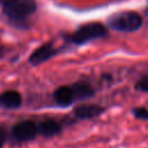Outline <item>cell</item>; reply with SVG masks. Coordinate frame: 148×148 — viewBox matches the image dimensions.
Wrapping results in <instances>:
<instances>
[{
	"instance_id": "15",
	"label": "cell",
	"mask_w": 148,
	"mask_h": 148,
	"mask_svg": "<svg viewBox=\"0 0 148 148\" xmlns=\"http://www.w3.org/2000/svg\"><path fill=\"white\" fill-rule=\"evenodd\" d=\"M145 13H146V15L148 16V6H147V8H146V10H145Z\"/></svg>"
},
{
	"instance_id": "3",
	"label": "cell",
	"mask_w": 148,
	"mask_h": 148,
	"mask_svg": "<svg viewBox=\"0 0 148 148\" xmlns=\"http://www.w3.org/2000/svg\"><path fill=\"white\" fill-rule=\"evenodd\" d=\"M106 35H108V29L105 28V25L97 22H91V23H86L79 27V29L71 35L69 39L73 43L80 45L94 39L102 38Z\"/></svg>"
},
{
	"instance_id": "10",
	"label": "cell",
	"mask_w": 148,
	"mask_h": 148,
	"mask_svg": "<svg viewBox=\"0 0 148 148\" xmlns=\"http://www.w3.org/2000/svg\"><path fill=\"white\" fill-rule=\"evenodd\" d=\"M73 94H74V99H83V98H88L94 94L92 88L86 83V82H77L72 87Z\"/></svg>"
},
{
	"instance_id": "8",
	"label": "cell",
	"mask_w": 148,
	"mask_h": 148,
	"mask_svg": "<svg viewBox=\"0 0 148 148\" xmlns=\"http://www.w3.org/2000/svg\"><path fill=\"white\" fill-rule=\"evenodd\" d=\"M102 112H103V109L95 104H83V105L77 106L74 110L75 116L80 119L94 118V117H97L98 114H101Z\"/></svg>"
},
{
	"instance_id": "9",
	"label": "cell",
	"mask_w": 148,
	"mask_h": 148,
	"mask_svg": "<svg viewBox=\"0 0 148 148\" xmlns=\"http://www.w3.org/2000/svg\"><path fill=\"white\" fill-rule=\"evenodd\" d=\"M61 131V126L58 121L53 120V119H46L43 120L42 123H39V125L37 126V132H39L43 136H53L56 134H58Z\"/></svg>"
},
{
	"instance_id": "4",
	"label": "cell",
	"mask_w": 148,
	"mask_h": 148,
	"mask_svg": "<svg viewBox=\"0 0 148 148\" xmlns=\"http://www.w3.org/2000/svg\"><path fill=\"white\" fill-rule=\"evenodd\" d=\"M12 134L13 138L20 142L32 140L37 134V125L32 120L20 121L13 127Z\"/></svg>"
},
{
	"instance_id": "7",
	"label": "cell",
	"mask_w": 148,
	"mask_h": 148,
	"mask_svg": "<svg viewBox=\"0 0 148 148\" xmlns=\"http://www.w3.org/2000/svg\"><path fill=\"white\" fill-rule=\"evenodd\" d=\"M0 104L7 109H16L22 104V97L16 90H7L0 94Z\"/></svg>"
},
{
	"instance_id": "2",
	"label": "cell",
	"mask_w": 148,
	"mask_h": 148,
	"mask_svg": "<svg viewBox=\"0 0 148 148\" xmlns=\"http://www.w3.org/2000/svg\"><path fill=\"white\" fill-rule=\"evenodd\" d=\"M142 17L136 12H121L109 17L108 25L117 31H136L142 25Z\"/></svg>"
},
{
	"instance_id": "5",
	"label": "cell",
	"mask_w": 148,
	"mask_h": 148,
	"mask_svg": "<svg viewBox=\"0 0 148 148\" xmlns=\"http://www.w3.org/2000/svg\"><path fill=\"white\" fill-rule=\"evenodd\" d=\"M57 53V51L54 50L52 43H45L43 45H40L38 49H36L29 57V62L32 66H37L40 65L42 62L49 60L50 58H52L54 54Z\"/></svg>"
},
{
	"instance_id": "6",
	"label": "cell",
	"mask_w": 148,
	"mask_h": 148,
	"mask_svg": "<svg viewBox=\"0 0 148 148\" xmlns=\"http://www.w3.org/2000/svg\"><path fill=\"white\" fill-rule=\"evenodd\" d=\"M54 101L60 106H68L74 101V94L72 90V87L68 86H61L53 92Z\"/></svg>"
},
{
	"instance_id": "11",
	"label": "cell",
	"mask_w": 148,
	"mask_h": 148,
	"mask_svg": "<svg viewBox=\"0 0 148 148\" xmlns=\"http://www.w3.org/2000/svg\"><path fill=\"white\" fill-rule=\"evenodd\" d=\"M133 113L139 119H148V110L145 108H136L133 110Z\"/></svg>"
},
{
	"instance_id": "12",
	"label": "cell",
	"mask_w": 148,
	"mask_h": 148,
	"mask_svg": "<svg viewBox=\"0 0 148 148\" xmlns=\"http://www.w3.org/2000/svg\"><path fill=\"white\" fill-rule=\"evenodd\" d=\"M136 88L141 91H146L148 92V76H145L142 79H140L136 83Z\"/></svg>"
},
{
	"instance_id": "16",
	"label": "cell",
	"mask_w": 148,
	"mask_h": 148,
	"mask_svg": "<svg viewBox=\"0 0 148 148\" xmlns=\"http://www.w3.org/2000/svg\"><path fill=\"white\" fill-rule=\"evenodd\" d=\"M3 1H6V0H0V2H3Z\"/></svg>"
},
{
	"instance_id": "13",
	"label": "cell",
	"mask_w": 148,
	"mask_h": 148,
	"mask_svg": "<svg viewBox=\"0 0 148 148\" xmlns=\"http://www.w3.org/2000/svg\"><path fill=\"white\" fill-rule=\"evenodd\" d=\"M3 142H5V132L3 130L0 128V147L3 145Z\"/></svg>"
},
{
	"instance_id": "1",
	"label": "cell",
	"mask_w": 148,
	"mask_h": 148,
	"mask_svg": "<svg viewBox=\"0 0 148 148\" xmlns=\"http://www.w3.org/2000/svg\"><path fill=\"white\" fill-rule=\"evenodd\" d=\"M35 0H6L2 2V10L13 21H23L36 12Z\"/></svg>"
},
{
	"instance_id": "14",
	"label": "cell",
	"mask_w": 148,
	"mask_h": 148,
	"mask_svg": "<svg viewBox=\"0 0 148 148\" xmlns=\"http://www.w3.org/2000/svg\"><path fill=\"white\" fill-rule=\"evenodd\" d=\"M2 54H3V49H2L1 46H0V58L2 57Z\"/></svg>"
}]
</instances>
